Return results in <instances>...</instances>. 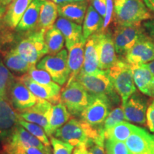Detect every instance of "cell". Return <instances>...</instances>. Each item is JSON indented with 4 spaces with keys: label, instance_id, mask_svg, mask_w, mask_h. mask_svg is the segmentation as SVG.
Returning a JSON list of instances; mask_svg holds the SVG:
<instances>
[{
    "label": "cell",
    "instance_id": "1",
    "mask_svg": "<svg viewBox=\"0 0 154 154\" xmlns=\"http://www.w3.org/2000/svg\"><path fill=\"white\" fill-rule=\"evenodd\" d=\"M54 137L68 143L74 147L86 146L91 140L105 141L104 132L101 127L95 128L82 120L72 118L59 128Z\"/></svg>",
    "mask_w": 154,
    "mask_h": 154
},
{
    "label": "cell",
    "instance_id": "2",
    "mask_svg": "<svg viewBox=\"0 0 154 154\" xmlns=\"http://www.w3.org/2000/svg\"><path fill=\"white\" fill-rule=\"evenodd\" d=\"M115 19L118 25L140 24L153 18L142 0H113Z\"/></svg>",
    "mask_w": 154,
    "mask_h": 154
},
{
    "label": "cell",
    "instance_id": "3",
    "mask_svg": "<svg viewBox=\"0 0 154 154\" xmlns=\"http://www.w3.org/2000/svg\"><path fill=\"white\" fill-rule=\"evenodd\" d=\"M46 32L38 29L28 32V34L19 40L12 49L31 65L36 66V63L48 54L44 38Z\"/></svg>",
    "mask_w": 154,
    "mask_h": 154
},
{
    "label": "cell",
    "instance_id": "4",
    "mask_svg": "<svg viewBox=\"0 0 154 154\" xmlns=\"http://www.w3.org/2000/svg\"><path fill=\"white\" fill-rule=\"evenodd\" d=\"M107 71L116 92L120 96L123 106L136 91L131 66L126 60L118 59Z\"/></svg>",
    "mask_w": 154,
    "mask_h": 154
},
{
    "label": "cell",
    "instance_id": "5",
    "mask_svg": "<svg viewBox=\"0 0 154 154\" xmlns=\"http://www.w3.org/2000/svg\"><path fill=\"white\" fill-rule=\"evenodd\" d=\"M74 81L91 95L106 96L110 99H117L107 70L100 69L97 72L91 74L80 72Z\"/></svg>",
    "mask_w": 154,
    "mask_h": 154
},
{
    "label": "cell",
    "instance_id": "6",
    "mask_svg": "<svg viewBox=\"0 0 154 154\" xmlns=\"http://www.w3.org/2000/svg\"><path fill=\"white\" fill-rule=\"evenodd\" d=\"M92 99L93 95L88 93L76 81L66 84L61 92V102L74 116H80Z\"/></svg>",
    "mask_w": 154,
    "mask_h": 154
},
{
    "label": "cell",
    "instance_id": "7",
    "mask_svg": "<svg viewBox=\"0 0 154 154\" xmlns=\"http://www.w3.org/2000/svg\"><path fill=\"white\" fill-rule=\"evenodd\" d=\"M36 68L47 72L54 82L59 85H64L68 82L70 76L68 51L63 49L56 54L45 56L38 61Z\"/></svg>",
    "mask_w": 154,
    "mask_h": 154
},
{
    "label": "cell",
    "instance_id": "8",
    "mask_svg": "<svg viewBox=\"0 0 154 154\" xmlns=\"http://www.w3.org/2000/svg\"><path fill=\"white\" fill-rule=\"evenodd\" d=\"M143 26L140 24L132 25H118L113 34L116 52L126 55L138 42L149 37Z\"/></svg>",
    "mask_w": 154,
    "mask_h": 154
},
{
    "label": "cell",
    "instance_id": "9",
    "mask_svg": "<svg viewBox=\"0 0 154 154\" xmlns=\"http://www.w3.org/2000/svg\"><path fill=\"white\" fill-rule=\"evenodd\" d=\"M110 109L111 99L108 96L93 95L90 104L80 116L81 120L95 128H100L110 113Z\"/></svg>",
    "mask_w": 154,
    "mask_h": 154
},
{
    "label": "cell",
    "instance_id": "10",
    "mask_svg": "<svg viewBox=\"0 0 154 154\" xmlns=\"http://www.w3.org/2000/svg\"><path fill=\"white\" fill-rule=\"evenodd\" d=\"M96 36L99 59V69L101 70H109L119 59L116 57L113 35L102 31L96 33Z\"/></svg>",
    "mask_w": 154,
    "mask_h": 154
},
{
    "label": "cell",
    "instance_id": "11",
    "mask_svg": "<svg viewBox=\"0 0 154 154\" xmlns=\"http://www.w3.org/2000/svg\"><path fill=\"white\" fill-rule=\"evenodd\" d=\"M9 96V102L17 113L33 106L38 100V98L17 79L10 88Z\"/></svg>",
    "mask_w": 154,
    "mask_h": 154
},
{
    "label": "cell",
    "instance_id": "12",
    "mask_svg": "<svg viewBox=\"0 0 154 154\" xmlns=\"http://www.w3.org/2000/svg\"><path fill=\"white\" fill-rule=\"evenodd\" d=\"M53 104L45 99L38 98L36 104L19 113V118L38 124L45 129L51 117Z\"/></svg>",
    "mask_w": 154,
    "mask_h": 154
},
{
    "label": "cell",
    "instance_id": "13",
    "mask_svg": "<svg viewBox=\"0 0 154 154\" xmlns=\"http://www.w3.org/2000/svg\"><path fill=\"white\" fill-rule=\"evenodd\" d=\"M27 87L37 98L45 99L52 104L61 102V86L58 84L54 86H45L34 82L28 74L17 79Z\"/></svg>",
    "mask_w": 154,
    "mask_h": 154
},
{
    "label": "cell",
    "instance_id": "14",
    "mask_svg": "<svg viewBox=\"0 0 154 154\" xmlns=\"http://www.w3.org/2000/svg\"><path fill=\"white\" fill-rule=\"evenodd\" d=\"M19 113L9 99H0V143H3L19 125Z\"/></svg>",
    "mask_w": 154,
    "mask_h": 154
},
{
    "label": "cell",
    "instance_id": "15",
    "mask_svg": "<svg viewBox=\"0 0 154 154\" xmlns=\"http://www.w3.org/2000/svg\"><path fill=\"white\" fill-rule=\"evenodd\" d=\"M125 143L131 154H154V135L140 127Z\"/></svg>",
    "mask_w": 154,
    "mask_h": 154
},
{
    "label": "cell",
    "instance_id": "16",
    "mask_svg": "<svg viewBox=\"0 0 154 154\" xmlns=\"http://www.w3.org/2000/svg\"><path fill=\"white\" fill-rule=\"evenodd\" d=\"M154 60V42L148 37L138 42L126 54V61L132 65L145 64Z\"/></svg>",
    "mask_w": 154,
    "mask_h": 154
},
{
    "label": "cell",
    "instance_id": "17",
    "mask_svg": "<svg viewBox=\"0 0 154 154\" xmlns=\"http://www.w3.org/2000/svg\"><path fill=\"white\" fill-rule=\"evenodd\" d=\"M122 108L126 120L140 125L146 124L148 107L141 96L136 93L133 94Z\"/></svg>",
    "mask_w": 154,
    "mask_h": 154
},
{
    "label": "cell",
    "instance_id": "18",
    "mask_svg": "<svg viewBox=\"0 0 154 154\" xmlns=\"http://www.w3.org/2000/svg\"><path fill=\"white\" fill-rule=\"evenodd\" d=\"M131 66L136 87L141 93L154 98V74L144 64Z\"/></svg>",
    "mask_w": 154,
    "mask_h": 154
},
{
    "label": "cell",
    "instance_id": "19",
    "mask_svg": "<svg viewBox=\"0 0 154 154\" xmlns=\"http://www.w3.org/2000/svg\"><path fill=\"white\" fill-rule=\"evenodd\" d=\"M54 26L62 33L67 49L84 38L82 26L72 21L60 17Z\"/></svg>",
    "mask_w": 154,
    "mask_h": 154
},
{
    "label": "cell",
    "instance_id": "20",
    "mask_svg": "<svg viewBox=\"0 0 154 154\" xmlns=\"http://www.w3.org/2000/svg\"><path fill=\"white\" fill-rule=\"evenodd\" d=\"M86 42V40L83 38L82 41L68 49V65L70 76L66 84L74 82L82 71L84 61Z\"/></svg>",
    "mask_w": 154,
    "mask_h": 154
},
{
    "label": "cell",
    "instance_id": "21",
    "mask_svg": "<svg viewBox=\"0 0 154 154\" xmlns=\"http://www.w3.org/2000/svg\"><path fill=\"white\" fill-rule=\"evenodd\" d=\"M5 142L9 143L20 144V145L26 146L35 147L42 151L45 152L46 153L51 154V148L44 146L38 138H36L35 136L30 134L28 131H26L24 127L20 126L19 124L16 127V128L12 132V134L10 135V136L4 143H5Z\"/></svg>",
    "mask_w": 154,
    "mask_h": 154
},
{
    "label": "cell",
    "instance_id": "22",
    "mask_svg": "<svg viewBox=\"0 0 154 154\" xmlns=\"http://www.w3.org/2000/svg\"><path fill=\"white\" fill-rule=\"evenodd\" d=\"M33 0H12L7 5L4 15V24L11 29H16L24 12Z\"/></svg>",
    "mask_w": 154,
    "mask_h": 154
},
{
    "label": "cell",
    "instance_id": "23",
    "mask_svg": "<svg viewBox=\"0 0 154 154\" xmlns=\"http://www.w3.org/2000/svg\"><path fill=\"white\" fill-rule=\"evenodd\" d=\"M88 9L87 0L58 5V13L61 17L82 24Z\"/></svg>",
    "mask_w": 154,
    "mask_h": 154
},
{
    "label": "cell",
    "instance_id": "24",
    "mask_svg": "<svg viewBox=\"0 0 154 154\" xmlns=\"http://www.w3.org/2000/svg\"><path fill=\"white\" fill-rule=\"evenodd\" d=\"M99 59L96 34L86 40L84 51V61L81 72L91 74L99 71Z\"/></svg>",
    "mask_w": 154,
    "mask_h": 154
},
{
    "label": "cell",
    "instance_id": "25",
    "mask_svg": "<svg viewBox=\"0 0 154 154\" xmlns=\"http://www.w3.org/2000/svg\"><path fill=\"white\" fill-rule=\"evenodd\" d=\"M44 0H33L15 29L17 32H32L36 29L40 9Z\"/></svg>",
    "mask_w": 154,
    "mask_h": 154
},
{
    "label": "cell",
    "instance_id": "26",
    "mask_svg": "<svg viewBox=\"0 0 154 154\" xmlns=\"http://www.w3.org/2000/svg\"><path fill=\"white\" fill-rule=\"evenodd\" d=\"M71 113L61 102L53 105L49 124L44 129L48 136H53L55 132L68 122L71 118Z\"/></svg>",
    "mask_w": 154,
    "mask_h": 154
},
{
    "label": "cell",
    "instance_id": "27",
    "mask_svg": "<svg viewBox=\"0 0 154 154\" xmlns=\"http://www.w3.org/2000/svg\"><path fill=\"white\" fill-rule=\"evenodd\" d=\"M104 19L96 11L92 5L88 7L83 25V36L87 40L94 34L101 32Z\"/></svg>",
    "mask_w": 154,
    "mask_h": 154
},
{
    "label": "cell",
    "instance_id": "28",
    "mask_svg": "<svg viewBox=\"0 0 154 154\" xmlns=\"http://www.w3.org/2000/svg\"><path fill=\"white\" fill-rule=\"evenodd\" d=\"M58 5L51 0H44L40 9L38 29L47 31L54 25L57 18Z\"/></svg>",
    "mask_w": 154,
    "mask_h": 154
},
{
    "label": "cell",
    "instance_id": "29",
    "mask_svg": "<svg viewBox=\"0 0 154 154\" xmlns=\"http://www.w3.org/2000/svg\"><path fill=\"white\" fill-rule=\"evenodd\" d=\"M137 128L138 126L122 121L113 128L106 131L104 132L105 139H112L124 142L133 133L136 131Z\"/></svg>",
    "mask_w": 154,
    "mask_h": 154
},
{
    "label": "cell",
    "instance_id": "30",
    "mask_svg": "<svg viewBox=\"0 0 154 154\" xmlns=\"http://www.w3.org/2000/svg\"><path fill=\"white\" fill-rule=\"evenodd\" d=\"M44 38L49 54H56L63 49L65 42L64 37L54 25L46 32Z\"/></svg>",
    "mask_w": 154,
    "mask_h": 154
},
{
    "label": "cell",
    "instance_id": "31",
    "mask_svg": "<svg viewBox=\"0 0 154 154\" xmlns=\"http://www.w3.org/2000/svg\"><path fill=\"white\" fill-rule=\"evenodd\" d=\"M5 64L9 70L17 73H28L33 66L24 60L14 50L11 49L5 56Z\"/></svg>",
    "mask_w": 154,
    "mask_h": 154
},
{
    "label": "cell",
    "instance_id": "32",
    "mask_svg": "<svg viewBox=\"0 0 154 154\" xmlns=\"http://www.w3.org/2000/svg\"><path fill=\"white\" fill-rule=\"evenodd\" d=\"M16 78L0 59V99H9L10 88Z\"/></svg>",
    "mask_w": 154,
    "mask_h": 154
},
{
    "label": "cell",
    "instance_id": "33",
    "mask_svg": "<svg viewBox=\"0 0 154 154\" xmlns=\"http://www.w3.org/2000/svg\"><path fill=\"white\" fill-rule=\"evenodd\" d=\"M18 123L20 126L24 127L25 129L28 131L30 134H32L34 136H35L36 138H38L44 146H47V147H50L51 142H49V138H48V136L47 134H46L44 128L38 126V124L28 122V121L23 120V119L20 118L19 119Z\"/></svg>",
    "mask_w": 154,
    "mask_h": 154
},
{
    "label": "cell",
    "instance_id": "34",
    "mask_svg": "<svg viewBox=\"0 0 154 154\" xmlns=\"http://www.w3.org/2000/svg\"><path fill=\"white\" fill-rule=\"evenodd\" d=\"M2 153L3 154H47L37 148L7 142L2 144Z\"/></svg>",
    "mask_w": 154,
    "mask_h": 154
},
{
    "label": "cell",
    "instance_id": "35",
    "mask_svg": "<svg viewBox=\"0 0 154 154\" xmlns=\"http://www.w3.org/2000/svg\"><path fill=\"white\" fill-rule=\"evenodd\" d=\"M125 119V116L124 109L122 107H117L110 111L109 114L106 119V120L103 122V125L101 126V128L103 129V132L106 131L110 129L113 128L116 125H117L119 123L124 121Z\"/></svg>",
    "mask_w": 154,
    "mask_h": 154
},
{
    "label": "cell",
    "instance_id": "36",
    "mask_svg": "<svg viewBox=\"0 0 154 154\" xmlns=\"http://www.w3.org/2000/svg\"><path fill=\"white\" fill-rule=\"evenodd\" d=\"M28 74L34 82L45 86H54L57 83L54 82L50 74L46 71L36 68L35 66L31 67Z\"/></svg>",
    "mask_w": 154,
    "mask_h": 154
},
{
    "label": "cell",
    "instance_id": "37",
    "mask_svg": "<svg viewBox=\"0 0 154 154\" xmlns=\"http://www.w3.org/2000/svg\"><path fill=\"white\" fill-rule=\"evenodd\" d=\"M106 154H131L125 142L112 139H105Z\"/></svg>",
    "mask_w": 154,
    "mask_h": 154
},
{
    "label": "cell",
    "instance_id": "38",
    "mask_svg": "<svg viewBox=\"0 0 154 154\" xmlns=\"http://www.w3.org/2000/svg\"><path fill=\"white\" fill-rule=\"evenodd\" d=\"M51 144L52 146L53 154H72L74 146L63 140L51 136Z\"/></svg>",
    "mask_w": 154,
    "mask_h": 154
},
{
    "label": "cell",
    "instance_id": "39",
    "mask_svg": "<svg viewBox=\"0 0 154 154\" xmlns=\"http://www.w3.org/2000/svg\"><path fill=\"white\" fill-rule=\"evenodd\" d=\"M91 5L103 19L106 14V0H92Z\"/></svg>",
    "mask_w": 154,
    "mask_h": 154
},
{
    "label": "cell",
    "instance_id": "40",
    "mask_svg": "<svg viewBox=\"0 0 154 154\" xmlns=\"http://www.w3.org/2000/svg\"><path fill=\"white\" fill-rule=\"evenodd\" d=\"M146 122L151 132H154V100L151 101L146 113Z\"/></svg>",
    "mask_w": 154,
    "mask_h": 154
},
{
    "label": "cell",
    "instance_id": "41",
    "mask_svg": "<svg viewBox=\"0 0 154 154\" xmlns=\"http://www.w3.org/2000/svg\"><path fill=\"white\" fill-rule=\"evenodd\" d=\"M113 0H106V14L104 18V22H103V30L106 29V27L110 24L111 17L113 14Z\"/></svg>",
    "mask_w": 154,
    "mask_h": 154
},
{
    "label": "cell",
    "instance_id": "42",
    "mask_svg": "<svg viewBox=\"0 0 154 154\" xmlns=\"http://www.w3.org/2000/svg\"><path fill=\"white\" fill-rule=\"evenodd\" d=\"M143 26L145 29L148 35L152 38L154 42V20L153 19H150V20L146 21L143 23Z\"/></svg>",
    "mask_w": 154,
    "mask_h": 154
},
{
    "label": "cell",
    "instance_id": "43",
    "mask_svg": "<svg viewBox=\"0 0 154 154\" xmlns=\"http://www.w3.org/2000/svg\"><path fill=\"white\" fill-rule=\"evenodd\" d=\"M12 40V36L10 34H0V48L6 42H9Z\"/></svg>",
    "mask_w": 154,
    "mask_h": 154
},
{
    "label": "cell",
    "instance_id": "44",
    "mask_svg": "<svg viewBox=\"0 0 154 154\" xmlns=\"http://www.w3.org/2000/svg\"><path fill=\"white\" fill-rule=\"evenodd\" d=\"M6 8H7V7H0V32L2 31L3 25H5V24H4L3 17H4V15H5Z\"/></svg>",
    "mask_w": 154,
    "mask_h": 154
},
{
    "label": "cell",
    "instance_id": "45",
    "mask_svg": "<svg viewBox=\"0 0 154 154\" xmlns=\"http://www.w3.org/2000/svg\"><path fill=\"white\" fill-rule=\"evenodd\" d=\"M73 154H86V148L85 146L76 147Z\"/></svg>",
    "mask_w": 154,
    "mask_h": 154
},
{
    "label": "cell",
    "instance_id": "46",
    "mask_svg": "<svg viewBox=\"0 0 154 154\" xmlns=\"http://www.w3.org/2000/svg\"><path fill=\"white\" fill-rule=\"evenodd\" d=\"M57 4V5H63V4L71 3V2H81L84 1V0H51Z\"/></svg>",
    "mask_w": 154,
    "mask_h": 154
},
{
    "label": "cell",
    "instance_id": "47",
    "mask_svg": "<svg viewBox=\"0 0 154 154\" xmlns=\"http://www.w3.org/2000/svg\"><path fill=\"white\" fill-rule=\"evenodd\" d=\"M146 7L154 13V0H143Z\"/></svg>",
    "mask_w": 154,
    "mask_h": 154
},
{
    "label": "cell",
    "instance_id": "48",
    "mask_svg": "<svg viewBox=\"0 0 154 154\" xmlns=\"http://www.w3.org/2000/svg\"><path fill=\"white\" fill-rule=\"evenodd\" d=\"M145 66L147 67L148 69H149L150 71L152 72V74H154V60L151 61V62L149 63H145Z\"/></svg>",
    "mask_w": 154,
    "mask_h": 154
},
{
    "label": "cell",
    "instance_id": "49",
    "mask_svg": "<svg viewBox=\"0 0 154 154\" xmlns=\"http://www.w3.org/2000/svg\"><path fill=\"white\" fill-rule=\"evenodd\" d=\"M7 7V2H6V0H0V7Z\"/></svg>",
    "mask_w": 154,
    "mask_h": 154
},
{
    "label": "cell",
    "instance_id": "50",
    "mask_svg": "<svg viewBox=\"0 0 154 154\" xmlns=\"http://www.w3.org/2000/svg\"><path fill=\"white\" fill-rule=\"evenodd\" d=\"M11 1H12V0H6V2H7V5H9V3H10Z\"/></svg>",
    "mask_w": 154,
    "mask_h": 154
},
{
    "label": "cell",
    "instance_id": "51",
    "mask_svg": "<svg viewBox=\"0 0 154 154\" xmlns=\"http://www.w3.org/2000/svg\"><path fill=\"white\" fill-rule=\"evenodd\" d=\"M86 154H90V153H89V152H88V150H87V149H86Z\"/></svg>",
    "mask_w": 154,
    "mask_h": 154
}]
</instances>
